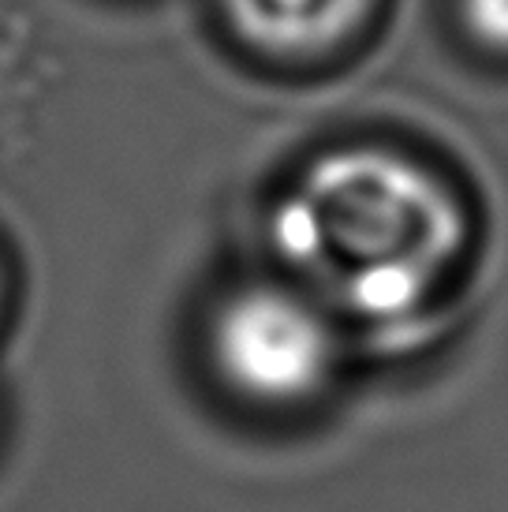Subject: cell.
Returning a JSON list of instances; mask_svg holds the SVG:
<instances>
[{
    "mask_svg": "<svg viewBox=\"0 0 508 512\" xmlns=\"http://www.w3.org/2000/svg\"><path fill=\"white\" fill-rule=\"evenodd\" d=\"M269 243L329 314L396 322L445 285L467 247V214L423 161L393 146H337L277 199Z\"/></svg>",
    "mask_w": 508,
    "mask_h": 512,
    "instance_id": "6da1fadb",
    "label": "cell"
},
{
    "mask_svg": "<svg viewBox=\"0 0 508 512\" xmlns=\"http://www.w3.org/2000/svg\"><path fill=\"white\" fill-rule=\"evenodd\" d=\"M206 359L225 393L258 412H296L340 363L333 314L296 281H243L213 303Z\"/></svg>",
    "mask_w": 508,
    "mask_h": 512,
    "instance_id": "7a4b0ae2",
    "label": "cell"
},
{
    "mask_svg": "<svg viewBox=\"0 0 508 512\" xmlns=\"http://www.w3.org/2000/svg\"><path fill=\"white\" fill-rule=\"evenodd\" d=\"M232 34L281 64H314L363 30L374 0H221Z\"/></svg>",
    "mask_w": 508,
    "mask_h": 512,
    "instance_id": "3957f363",
    "label": "cell"
},
{
    "mask_svg": "<svg viewBox=\"0 0 508 512\" xmlns=\"http://www.w3.org/2000/svg\"><path fill=\"white\" fill-rule=\"evenodd\" d=\"M460 19L471 42L494 57H508V0H460Z\"/></svg>",
    "mask_w": 508,
    "mask_h": 512,
    "instance_id": "277c9868",
    "label": "cell"
},
{
    "mask_svg": "<svg viewBox=\"0 0 508 512\" xmlns=\"http://www.w3.org/2000/svg\"><path fill=\"white\" fill-rule=\"evenodd\" d=\"M4 311H8V273H4V262H0V322H4Z\"/></svg>",
    "mask_w": 508,
    "mask_h": 512,
    "instance_id": "5b68a950",
    "label": "cell"
}]
</instances>
